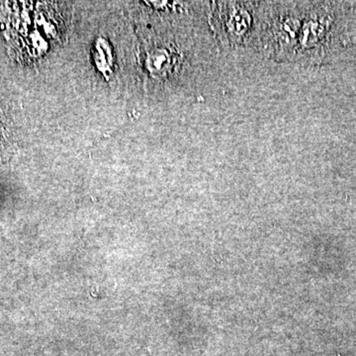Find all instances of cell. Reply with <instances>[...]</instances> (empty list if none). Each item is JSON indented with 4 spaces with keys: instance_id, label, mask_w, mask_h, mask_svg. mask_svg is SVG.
I'll list each match as a JSON object with an SVG mask.
<instances>
[{
    "instance_id": "cell-1",
    "label": "cell",
    "mask_w": 356,
    "mask_h": 356,
    "mask_svg": "<svg viewBox=\"0 0 356 356\" xmlns=\"http://www.w3.org/2000/svg\"><path fill=\"white\" fill-rule=\"evenodd\" d=\"M331 13L325 6H312L310 9L308 6L307 10L303 9L294 58L310 62L324 55L334 26V16Z\"/></svg>"
},
{
    "instance_id": "cell-2",
    "label": "cell",
    "mask_w": 356,
    "mask_h": 356,
    "mask_svg": "<svg viewBox=\"0 0 356 356\" xmlns=\"http://www.w3.org/2000/svg\"><path fill=\"white\" fill-rule=\"evenodd\" d=\"M218 7L215 26L222 40L232 46L245 43L254 27V14L241 2H222Z\"/></svg>"
}]
</instances>
